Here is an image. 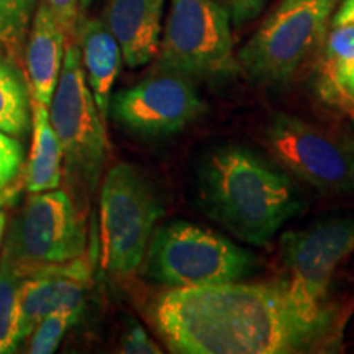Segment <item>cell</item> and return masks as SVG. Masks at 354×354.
<instances>
[{
    "label": "cell",
    "instance_id": "cell-22",
    "mask_svg": "<svg viewBox=\"0 0 354 354\" xmlns=\"http://www.w3.org/2000/svg\"><path fill=\"white\" fill-rule=\"evenodd\" d=\"M79 318L71 310H56L39 320L30 333L28 351L30 354H51L55 353L61 342H63L66 331H68Z\"/></svg>",
    "mask_w": 354,
    "mask_h": 354
},
{
    "label": "cell",
    "instance_id": "cell-7",
    "mask_svg": "<svg viewBox=\"0 0 354 354\" xmlns=\"http://www.w3.org/2000/svg\"><path fill=\"white\" fill-rule=\"evenodd\" d=\"M232 20L218 0H171L159 43V69L190 81L216 82L238 69Z\"/></svg>",
    "mask_w": 354,
    "mask_h": 354
},
{
    "label": "cell",
    "instance_id": "cell-4",
    "mask_svg": "<svg viewBox=\"0 0 354 354\" xmlns=\"http://www.w3.org/2000/svg\"><path fill=\"white\" fill-rule=\"evenodd\" d=\"M50 120L63 149L66 177L81 192L94 194L109 158V140L76 41L66 44L59 81L50 104Z\"/></svg>",
    "mask_w": 354,
    "mask_h": 354
},
{
    "label": "cell",
    "instance_id": "cell-20",
    "mask_svg": "<svg viewBox=\"0 0 354 354\" xmlns=\"http://www.w3.org/2000/svg\"><path fill=\"white\" fill-rule=\"evenodd\" d=\"M39 0H0V50L24 66V50Z\"/></svg>",
    "mask_w": 354,
    "mask_h": 354
},
{
    "label": "cell",
    "instance_id": "cell-29",
    "mask_svg": "<svg viewBox=\"0 0 354 354\" xmlns=\"http://www.w3.org/2000/svg\"><path fill=\"white\" fill-rule=\"evenodd\" d=\"M3 233H6V214H3L2 209H0V250H2Z\"/></svg>",
    "mask_w": 354,
    "mask_h": 354
},
{
    "label": "cell",
    "instance_id": "cell-30",
    "mask_svg": "<svg viewBox=\"0 0 354 354\" xmlns=\"http://www.w3.org/2000/svg\"><path fill=\"white\" fill-rule=\"evenodd\" d=\"M88 6H91V0H81V3H79V7H81V13L82 10H86Z\"/></svg>",
    "mask_w": 354,
    "mask_h": 354
},
{
    "label": "cell",
    "instance_id": "cell-25",
    "mask_svg": "<svg viewBox=\"0 0 354 354\" xmlns=\"http://www.w3.org/2000/svg\"><path fill=\"white\" fill-rule=\"evenodd\" d=\"M320 99L325 100L326 104L333 105V107L343 110L344 113L351 115L354 118V73L344 77L335 86L320 92Z\"/></svg>",
    "mask_w": 354,
    "mask_h": 354
},
{
    "label": "cell",
    "instance_id": "cell-13",
    "mask_svg": "<svg viewBox=\"0 0 354 354\" xmlns=\"http://www.w3.org/2000/svg\"><path fill=\"white\" fill-rule=\"evenodd\" d=\"M66 35L46 0L33 13L24 50V69L32 104L50 109L66 53Z\"/></svg>",
    "mask_w": 354,
    "mask_h": 354
},
{
    "label": "cell",
    "instance_id": "cell-1",
    "mask_svg": "<svg viewBox=\"0 0 354 354\" xmlns=\"http://www.w3.org/2000/svg\"><path fill=\"white\" fill-rule=\"evenodd\" d=\"M151 318L169 351L180 354L310 353L339 338L335 308L305 297L289 277L167 289Z\"/></svg>",
    "mask_w": 354,
    "mask_h": 354
},
{
    "label": "cell",
    "instance_id": "cell-14",
    "mask_svg": "<svg viewBox=\"0 0 354 354\" xmlns=\"http://www.w3.org/2000/svg\"><path fill=\"white\" fill-rule=\"evenodd\" d=\"M165 2L109 0L104 21L120 44L128 68H141L158 56Z\"/></svg>",
    "mask_w": 354,
    "mask_h": 354
},
{
    "label": "cell",
    "instance_id": "cell-28",
    "mask_svg": "<svg viewBox=\"0 0 354 354\" xmlns=\"http://www.w3.org/2000/svg\"><path fill=\"white\" fill-rule=\"evenodd\" d=\"M300 2H318V3H322V6H325V7L331 8V10H335V7L338 6L342 0H281L277 8H287V7L295 6V3H300Z\"/></svg>",
    "mask_w": 354,
    "mask_h": 354
},
{
    "label": "cell",
    "instance_id": "cell-27",
    "mask_svg": "<svg viewBox=\"0 0 354 354\" xmlns=\"http://www.w3.org/2000/svg\"><path fill=\"white\" fill-rule=\"evenodd\" d=\"M354 24V0H342L338 10L331 15V28Z\"/></svg>",
    "mask_w": 354,
    "mask_h": 354
},
{
    "label": "cell",
    "instance_id": "cell-16",
    "mask_svg": "<svg viewBox=\"0 0 354 354\" xmlns=\"http://www.w3.org/2000/svg\"><path fill=\"white\" fill-rule=\"evenodd\" d=\"M63 149L50 120V109L32 104V148L25 166V189L30 194L59 189Z\"/></svg>",
    "mask_w": 354,
    "mask_h": 354
},
{
    "label": "cell",
    "instance_id": "cell-21",
    "mask_svg": "<svg viewBox=\"0 0 354 354\" xmlns=\"http://www.w3.org/2000/svg\"><path fill=\"white\" fill-rule=\"evenodd\" d=\"M25 146L0 130V207L7 205L25 187Z\"/></svg>",
    "mask_w": 354,
    "mask_h": 354
},
{
    "label": "cell",
    "instance_id": "cell-17",
    "mask_svg": "<svg viewBox=\"0 0 354 354\" xmlns=\"http://www.w3.org/2000/svg\"><path fill=\"white\" fill-rule=\"evenodd\" d=\"M0 130L24 140L32 131V95L24 66L0 56Z\"/></svg>",
    "mask_w": 354,
    "mask_h": 354
},
{
    "label": "cell",
    "instance_id": "cell-24",
    "mask_svg": "<svg viewBox=\"0 0 354 354\" xmlns=\"http://www.w3.org/2000/svg\"><path fill=\"white\" fill-rule=\"evenodd\" d=\"M120 353L123 354H159L161 348L153 342L151 336L146 333L145 328L136 322L128 323L123 331Z\"/></svg>",
    "mask_w": 354,
    "mask_h": 354
},
{
    "label": "cell",
    "instance_id": "cell-10",
    "mask_svg": "<svg viewBox=\"0 0 354 354\" xmlns=\"http://www.w3.org/2000/svg\"><path fill=\"white\" fill-rule=\"evenodd\" d=\"M203 112L205 104L194 81L162 69L112 94L109 102V117L141 138L176 135Z\"/></svg>",
    "mask_w": 354,
    "mask_h": 354
},
{
    "label": "cell",
    "instance_id": "cell-11",
    "mask_svg": "<svg viewBox=\"0 0 354 354\" xmlns=\"http://www.w3.org/2000/svg\"><path fill=\"white\" fill-rule=\"evenodd\" d=\"M354 253V216H331L281 236V261L305 297L328 304L338 268Z\"/></svg>",
    "mask_w": 354,
    "mask_h": 354
},
{
    "label": "cell",
    "instance_id": "cell-9",
    "mask_svg": "<svg viewBox=\"0 0 354 354\" xmlns=\"http://www.w3.org/2000/svg\"><path fill=\"white\" fill-rule=\"evenodd\" d=\"M266 143L279 161L331 196L354 194V141L289 113H277L266 128Z\"/></svg>",
    "mask_w": 354,
    "mask_h": 354
},
{
    "label": "cell",
    "instance_id": "cell-5",
    "mask_svg": "<svg viewBox=\"0 0 354 354\" xmlns=\"http://www.w3.org/2000/svg\"><path fill=\"white\" fill-rule=\"evenodd\" d=\"M99 209L102 266L115 277H130L165 214L161 198L140 167L118 162L102 180Z\"/></svg>",
    "mask_w": 354,
    "mask_h": 354
},
{
    "label": "cell",
    "instance_id": "cell-26",
    "mask_svg": "<svg viewBox=\"0 0 354 354\" xmlns=\"http://www.w3.org/2000/svg\"><path fill=\"white\" fill-rule=\"evenodd\" d=\"M218 2L228 12L232 24L240 28L254 20L263 12L269 0H218Z\"/></svg>",
    "mask_w": 354,
    "mask_h": 354
},
{
    "label": "cell",
    "instance_id": "cell-12",
    "mask_svg": "<svg viewBox=\"0 0 354 354\" xmlns=\"http://www.w3.org/2000/svg\"><path fill=\"white\" fill-rule=\"evenodd\" d=\"M91 268L79 258L69 264L53 266L25 277L20 294V338H28L39 320L56 310H71L81 318L86 305Z\"/></svg>",
    "mask_w": 354,
    "mask_h": 354
},
{
    "label": "cell",
    "instance_id": "cell-19",
    "mask_svg": "<svg viewBox=\"0 0 354 354\" xmlns=\"http://www.w3.org/2000/svg\"><path fill=\"white\" fill-rule=\"evenodd\" d=\"M25 277L0 258V354L15 353L20 338V294Z\"/></svg>",
    "mask_w": 354,
    "mask_h": 354
},
{
    "label": "cell",
    "instance_id": "cell-23",
    "mask_svg": "<svg viewBox=\"0 0 354 354\" xmlns=\"http://www.w3.org/2000/svg\"><path fill=\"white\" fill-rule=\"evenodd\" d=\"M46 3L63 28L66 43L76 41L77 24L81 19V7H79L81 0H46Z\"/></svg>",
    "mask_w": 354,
    "mask_h": 354
},
{
    "label": "cell",
    "instance_id": "cell-18",
    "mask_svg": "<svg viewBox=\"0 0 354 354\" xmlns=\"http://www.w3.org/2000/svg\"><path fill=\"white\" fill-rule=\"evenodd\" d=\"M323 46L317 76L318 94L354 73V24L333 26Z\"/></svg>",
    "mask_w": 354,
    "mask_h": 354
},
{
    "label": "cell",
    "instance_id": "cell-15",
    "mask_svg": "<svg viewBox=\"0 0 354 354\" xmlns=\"http://www.w3.org/2000/svg\"><path fill=\"white\" fill-rule=\"evenodd\" d=\"M76 43L82 56L86 79L97 109L104 120L109 118L112 88L120 74L122 48L110 28L100 19H79Z\"/></svg>",
    "mask_w": 354,
    "mask_h": 354
},
{
    "label": "cell",
    "instance_id": "cell-6",
    "mask_svg": "<svg viewBox=\"0 0 354 354\" xmlns=\"http://www.w3.org/2000/svg\"><path fill=\"white\" fill-rule=\"evenodd\" d=\"M2 240V256L21 276L84 258L86 218L68 192L59 189L30 194Z\"/></svg>",
    "mask_w": 354,
    "mask_h": 354
},
{
    "label": "cell",
    "instance_id": "cell-2",
    "mask_svg": "<svg viewBox=\"0 0 354 354\" xmlns=\"http://www.w3.org/2000/svg\"><path fill=\"white\" fill-rule=\"evenodd\" d=\"M202 210L238 240L264 246L304 210L289 176L241 146H223L202 159L197 172Z\"/></svg>",
    "mask_w": 354,
    "mask_h": 354
},
{
    "label": "cell",
    "instance_id": "cell-8",
    "mask_svg": "<svg viewBox=\"0 0 354 354\" xmlns=\"http://www.w3.org/2000/svg\"><path fill=\"white\" fill-rule=\"evenodd\" d=\"M333 10L318 2L276 8L241 48L238 68L261 84H284L323 46Z\"/></svg>",
    "mask_w": 354,
    "mask_h": 354
},
{
    "label": "cell",
    "instance_id": "cell-3",
    "mask_svg": "<svg viewBox=\"0 0 354 354\" xmlns=\"http://www.w3.org/2000/svg\"><path fill=\"white\" fill-rule=\"evenodd\" d=\"M141 268L154 284L177 289L238 282L254 272L256 258L218 233L171 221L153 232Z\"/></svg>",
    "mask_w": 354,
    "mask_h": 354
}]
</instances>
